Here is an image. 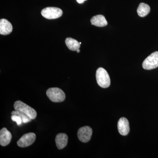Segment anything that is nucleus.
I'll use <instances>...</instances> for the list:
<instances>
[{"instance_id":"nucleus-1","label":"nucleus","mask_w":158,"mask_h":158,"mask_svg":"<svg viewBox=\"0 0 158 158\" xmlns=\"http://www.w3.org/2000/svg\"><path fill=\"white\" fill-rule=\"evenodd\" d=\"M96 81L98 84L102 88H107L110 86V78L107 72L104 69L99 68L96 71Z\"/></svg>"},{"instance_id":"nucleus-2","label":"nucleus","mask_w":158,"mask_h":158,"mask_svg":"<svg viewBox=\"0 0 158 158\" xmlns=\"http://www.w3.org/2000/svg\"><path fill=\"white\" fill-rule=\"evenodd\" d=\"M46 94L51 101L54 102H61L64 101L65 99L64 91L58 88H49L47 90Z\"/></svg>"},{"instance_id":"nucleus-3","label":"nucleus","mask_w":158,"mask_h":158,"mask_svg":"<svg viewBox=\"0 0 158 158\" xmlns=\"http://www.w3.org/2000/svg\"><path fill=\"white\" fill-rule=\"evenodd\" d=\"M14 107L15 110L25 113L32 119H35L37 117V113L35 110L21 101L15 102L14 104Z\"/></svg>"},{"instance_id":"nucleus-4","label":"nucleus","mask_w":158,"mask_h":158,"mask_svg":"<svg viewBox=\"0 0 158 158\" xmlns=\"http://www.w3.org/2000/svg\"><path fill=\"white\" fill-rule=\"evenodd\" d=\"M41 14L46 19H53L62 16L63 12L61 9L56 7H47L43 9Z\"/></svg>"},{"instance_id":"nucleus-5","label":"nucleus","mask_w":158,"mask_h":158,"mask_svg":"<svg viewBox=\"0 0 158 158\" xmlns=\"http://www.w3.org/2000/svg\"><path fill=\"white\" fill-rule=\"evenodd\" d=\"M142 67L146 70H151L158 67V52L151 54L144 60Z\"/></svg>"},{"instance_id":"nucleus-6","label":"nucleus","mask_w":158,"mask_h":158,"mask_svg":"<svg viewBox=\"0 0 158 158\" xmlns=\"http://www.w3.org/2000/svg\"><path fill=\"white\" fill-rule=\"evenodd\" d=\"M36 138V135L34 133L25 134L17 141L18 145L21 148L28 147L34 143Z\"/></svg>"},{"instance_id":"nucleus-7","label":"nucleus","mask_w":158,"mask_h":158,"mask_svg":"<svg viewBox=\"0 0 158 158\" xmlns=\"http://www.w3.org/2000/svg\"><path fill=\"white\" fill-rule=\"evenodd\" d=\"M92 135V129L89 126L80 128L78 131V138L80 141L84 143H86L90 141Z\"/></svg>"},{"instance_id":"nucleus-8","label":"nucleus","mask_w":158,"mask_h":158,"mask_svg":"<svg viewBox=\"0 0 158 158\" xmlns=\"http://www.w3.org/2000/svg\"><path fill=\"white\" fill-rule=\"evenodd\" d=\"M118 130L119 134L122 135H127L130 131L129 123L127 118L122 117L118 120Z\"/></svg>"},{"instance_id":"nucleus-9","label":"nucleus","mask_w":158,"mask_h":158,"mask_svg":"<svg viewBox=\"0 0 158 158\" xmlns=\"http://www.w3.org/2000/svg\"><path fill=\"white\" fill-rule=\"evenodd\" d=\"M12 138L11 133L6 128H3L0 131V144L6 146L10 144Z\"/></svg>"},{"instance_id":"nucleus-10","label":"nucleus","mask_w":158,"mask_h":158,"mask_svg":"<svg viewBox=\"0 0 158 158\" xmlns=\"http://www.w3.org/2000/svg\"><path fill=\"white\" fill-rule=\"evenodd\" d=\"M13 30V27L8 20L2 19L0 20V34L7 35L11 34Z\"/></svg>"},{"instance_id":"nucleus-11","label":"nucleus","mask_w":158,"mask_h":158,"mask_svg":"<svg viewBox=\"0 0 158 158\" xmlns=\"http://www.w3.org/2000/svg\"><path fill=\"white\" fill-rule=\"evenodd\" d=\"M68 141V137L64 133H60L56 138V142L58 149H62L66 147Z\"/></svg>"},{"instance_id":"nucleus-12","label":"nucleus","mask_w":158,"mask_h":158,"mask_svg":"<svg viewBox=\"0 0 158 158\" xmlns=\"http://www.w3.org/2000/svg\"><path fill=\"white\" fill-rule=\"evenodd\" d=\"M90 22L92 25L98 27H104L108 24L107 21L105 16L102 15L94 16L90 20Z\"/></svg>"},{"instance_id":"nucleus-13","label":"nucleus","mask_w":158,"mask_h":158,"mask_svg":"<svg viewBox=\"0 0 158 158\" xmlns=\"http://www.w3.org/2000/svg\"><path fill=\"white\" fill-rule=\"evenodd\" d=\"M65 44L71 51H77L81 47V44L76 40L68 37L65 40Z\"/></svg>"},{"instance_id":"nucleus-14","label":"nucleus","mask_w":158,"mask_h":158,"mask_svg":"<svg viewBox=\"0 0 158 158\" xmlns=\"http://www.w3.org/2000/svg\"><path fill=\"white\" fill-rule=\"evenodd\" d=\"M150 11V7L147 4L141 3L137 9L138 15L141 17H144L148 14Z\"/></svg>"},{"instance_id":"nucleus-15","label":"nucleus","mask_w":158,"mask_h":158,"mask_svg":"<svg viewBox=\"0 0 158 158\" xmlns=\"http://www.w3.org/2000/svg\"><path fill=\"white\" fill-rule=\"evenodd\" d=\"M11 115H19L20 116L21 118H22L23 123H27L30 122L31 121V118L30 116H28L27 115L25 114V113H23L22 112H21L20 111H12L11 113Z\"/></svg>"},{"instance_id":"nucleus-16","label":"nucleus","mask_w":158,"mask_h":158,"mask_svg":"<svg viewBox=\"0 0 158 158\" xmlns=\"http://www.w3.org/2000/svg\"><path fill=\"white\" fill-rule=\"evenodd\" d=\"M11 119L12 121L15 122L17 123L18 126L21 125L23 123L22 118L19 115H12L11 116Z\"/></svg>"},{"instance_id":"nucleus-17","label":"nucleus","mask_w":158,"mask_h":158,"mask_svg":"<svg viewBox=\"0 0 158 158\" xmlns=\"http://www.w3.org/2000/svg\"><path fill=\"white\" fill-rule=\"evenodd\" d=\"M76 1L79 4H82L85 2V1H87V0H76Z\"/></svg>"},{"instance_id":"nucleus-18","label":"nucleus","mask_w":158,"mask_h":158,"mask_svg":"<svg viewBox=\"0 0 158 158\" xmlns=\"http://www.w3.org/2000/svg\"><path fill=\"white\" fill-rule=\"evenodd\" d=\"M77 53H79V52H80V49H79L77 50Z\"/></svg>"}]
</instances>
